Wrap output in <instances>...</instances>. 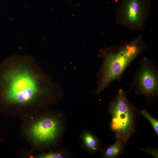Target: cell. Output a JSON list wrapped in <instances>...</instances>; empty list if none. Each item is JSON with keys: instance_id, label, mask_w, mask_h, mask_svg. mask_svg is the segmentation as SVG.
Returning a JSON list of instances; mask_svg holds the SVG:
<instances>
[{"instance_id": "9c48e42d", "label": "cell", "mask_w": 158, "mask_h": 158, "mask_svg": "<svg viewBox=\"0 0 158 158\" xmlns=\"http://www.w3.org/2000/svg\"><path fill=\"white\" fill-rule=\"evenodd\" d=\"M141 114L150 122L157 135H158V121L151 116L145 109L140 111Z\"/></svg>"}, {"instance_id": "277c9868", "label": "cell", "mask_w": 158, "mask_h": 158, "mask_svg": "<svg viewBox=\"0 0 158 158\" xmlns=\"http://www.w3.org/2000/svg\"><path fill=\"white\" fill-rule=\"evenodd\" d=\"M150 12L149 0H123L116 11V21L129 31L142 32Z\"/></svg>"}, {"instance_id": "52a82bcc", "label": "cell", "mask_w": 158, "mask_h": 158, "mask_svg": "<svg viewBox=\"0 0 158 158\" xmlns=\"http://www.w3.org/2000/svg\"><path fill=\"white\" fill-rule=\"evenodd\" d=\"M124 143L117 140L114 145L109 147L105 151L104 157L108 158H112L116 157L122 152Z\"/></svg>"}, {"instance_id": "30bf717a", "label": "cell", "mask_w": 158, "mask_h": 158, "mask_svg": "<svg viewBox=\"0 0 158 158\" xmlns=\"http://www.w3.org/2000/svg\"><path fill=\"white\" fill-rule=\"evenodd\" d=\"M42 158H62L63 156L59 153H51L43 155L41 156Z\"/></svg>"}, {"instance_id": "5b68a950", "label": "cell", "mask_w": 158, "mask_h": 158, "mask_svg": "<svg viewBox=\"0 0 158 158\" xmlns=\"http://www.w3.org/2000/svg\"><path fill=\"white\" fill-rule=\"evenodd\" d=\"M140 65L130 87L136 93L145 96L149 100L158 94V69L154 63L146 56L140 60Z\"/></svg>"}, {"instance_id": "3957f363", "label": "cell", "mask_w": 158, "mask_h": 158, "mask_svg": "<svg viewBox=\"0 0 158 158\" xmlns=\"http://www.w3.org/2000/svg\"><path fill=\"white\" fill-rule=\"evenodd\" d=\"M109 110L111 117V128L117 140L124 144L134 131V108L122 89L118 90L115 98L110 102Z\"/></svg>"}, {"instance_id": "7a4b0ae2", "label": "cell", "mask_w": 158, "mask_h": 158, "mask_svg": "<svg viewBox=\"0 0 158 158\" xmlns=\"http://www.w3.org/2000/svg\"><path fill=\"white\" fill-rule=\"evenodd\" d=\"M147 47L140 34L121 45L101 48L97 56L102 59V62L97 74L96 94L101 93L113 81H121L126 69Z\"/></svg>"}, {"instance_id": "6da1fadb", "label": "cell", "mask_w": 158, "mask_h": 158, "mask_svg": "<svg viewBox=\"0 0 158 158\" xmlns=\"http://www.w3.org/2000/svg\"><path fill=\"white\" fill-rule=\"evenodd\" d=\"M61 92L30 56L14 55L0 63V95L8 103L30 104Z\"/></svg>"}, {"instance_id": "ba28073f", "label": "cell", "mask_w": 158, "mask_h": 158, "mask_svg": "<svg viewBox=\"0 0 158 158\" xmlns=\"http://www.w3.org/2000/svg\"><path fill=\"white\" fill-rule=\"evenodd\" d=\"M85 146L88 149L92 151H95L98 148V142L96 138L88 132H85L82 137Z\"/></svg>"}, {"instance_id": "8fae6325", "label": "cell", "mask_w": 158, "mask_h": 158, "mask_svg": "<svg viewBox=\"0 0 158 158\" xmlns=\"http://www.w3.org/2000/svg\"><path fill=\"white\" fill-rule=\"evenodd\" d=\"M142 150H145L150 154L152 155V156L155 158H158L157 150H151L148 149H142Z\"/></svg>"}, {"instance_id": "8992f818", "label": "cell", "mask_w": 158, "mask_h": 158, "mask_svg": "<svg viewBox=\"0 0 158 158\" xmlns=\"http://www.w3.org/2000/svg\"><path fill=\"white\" fill-rule=\"evenodd\" d=\"M61 130V125L58 120L52 118H45L33 125L30 133L37 142L47 143L55 139Z\"/></svg>"}]
</instances>
